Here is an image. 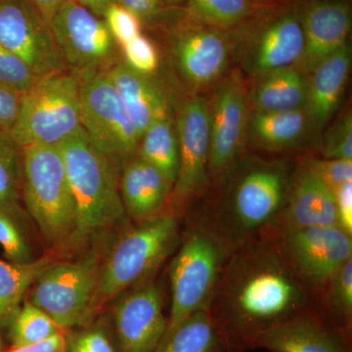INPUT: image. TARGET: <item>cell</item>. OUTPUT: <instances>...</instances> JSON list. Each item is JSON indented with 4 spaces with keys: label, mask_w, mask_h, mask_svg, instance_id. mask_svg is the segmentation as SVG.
<instances>
[{
    "label": "cell",
    "mask_w": 352,
    "mask_h": 352,
    "mask_svg": "<svg viewBox=\"0 0 352 352\" xmlns=\"http://www.w3.org/2000/svg\"><path fill=\"white\" fill-rule=\"evenodd\" d=\"M309 296L274 240L263 237L233 250L208 309L229 351L245 352L264 331L311 307Z\"/></svg>",
    "instance_id": "6da1fadb"
},
{
    "label": "cell",
    "mask_w": 352,
    "mask_h": 352,
    "mask_svg": "<svg viewBox=\"0 0 352 352\" xmlns=\"http://www.w3.org/2000/svg\"><path fill=\"white\" fill-rule=\"evenodd\" d=\"M289 184L279 164L252 166L236 176L219 207L199 222L232 250L265 237L279 226Z\"/></svg>",
    "instance_id": "7a4b0ae2"
},
{
    "label": "cell",
    "mask_w": 352,
    "mask_h": 352,
    "mask_svg": "<svg viewBox=\"0 0 352 352\" xmlns=\"http://www.w3.org/2000/svg\"><path fill=\"white\" fill-rule=\"evenodd\" d=\"M76 208L73 242L120 224L126 210L120 191V170L92 145L80 129L58 145Z\"/></svg>",
    "instance_id": "3957f363"
},
{
    "label": "cell",
    "mask_w": 352,
    "mask_h": 352,
    "mask_svg": "<svg viewBox=\"0 0 352 352\" xmlns=\"http://www.w3.org/2000/svg\"><path fill=\"white\" fill-rule=\"evenodd\" d=\"M177 243V219L171 212L143 220L140 226L124 234L101 265L91 316L126 289L145 282Z\"/></svg>",
    "instance_id": "277c9868"
},
{
    "label": "cell",
    "mask_w": 352,
    "mask_h": 352,
    "mask_svg": "<svg viewBox=\"0 0 352 352\" xmlns=\"http://www.w3.org/2000/svg\"><path fill=\"white\" fill-rule=\"evenodd\" d=\"M22 197L48 245L73 242L75 203L58 146L23 148Z\"/></svg>",
    "instance_id": "5b68a950"
},
{
    "label": "cell",
    "mask_w": 352,
    "mask_h": 352,
    "mask_svg": "<svg viewBox=\"0 0 352 352\" xmlns=\"http://www.w3.org/2000/svg\"><path fill=\"white\" fill-rule=\"evenodd\" d=\"M232 251L200 222L190 229L170 264L171 303L164 337L190 315L208 309Z\"/></svg>",
    "instance_id": "8992f818"
},
{
    "label": "cell",
    "mask_w": 352,
    "mask_h": 352,
    "mask_svg": "<svg viewBox=\"0 0 352 352\" xmlns=\"http://www.w3.org/2000/svg\"><path fill=\"white\" fill-rule=\"evenodd\" d=\"M82 127L80 85L75 74L41 76L22 94L17 120L10 131L21 148L58 146Z\"/></svg>",
    "instance_id": "52a82bcc"
},
{
    "label": "cell",
    "mask_w": 352,
    "mask_h": 352,
    "mask_svg": "<svg viewBox=\"0 0 352 352\" xmlns=\"http://www.w3.org/2000/svg\"><path fill=\"white\" fill-rule=\"evenodd\" d=\"M75 75L83 131L92 145L122 170L138 155L140 142L126 106L104 69Z\"/></svg>",
    "instance_id": "ba28073f"
},
{
    "label": "cell",
    "mask_w": 352,
    "mask_h": 352,
    "mask_svg": "<svg viewBox=\"0 0 352 352\" xmlns=\"http://www.w3.org/2000/svg\"><path fill=\"white\" fill-rule=\"evenodd\" d=\"M98 254L51 263L32 284L28 302L50 315L62 330L87 326L100 273Z\"/></svg>",
    "instance_id": "9c48e42d"
},
{
    "label": "cell",
    "mask_w": 352,
    "mask_h": 352,
    "mask_svg": "<svg viewBox=\"0 0 352 352\" xmlns=\"http://www.w3.org/2000/svg\"><path fill=\"white\" fill-rule=\"evenodd\" d=\"M351 236L339 226L279 228L272 238L310 295H320L331 278L352 258Z\"/></svg>",
    "instance_id": "30bf717a"
},
{
    "label": "cell",
    "mask_w": 352,
    "mask_h": 352,
    "mask_svg": "<svg viewBox=\"0 0 352 352\" xmlns=\"http://www.w3.org/2000/svg\"><path fill=\"white\" fill-rule=\"evenodd\" d=\"M50 29L65 64L73 73L106 69L118 59L119 45L105 21L75 0H65Z\"/></svg>",
    "instance_id": "8fae6325"
},
{
    "label": "cell",
    "mask_w": 352,
    "mask_h": 352,
    "mask_svg": "<svg viewBox=\"0 0 352 352\" xmlns=\"http://www.w3.org/2000/svg\"><path fill=\"white\" fill-rule=\"evenodd\" d=\"M0 45L38 78L67 68L50 25L28 0L0 2Z\"/></svg>",
    "instance_id": "7c38bea8"
},
{
    "label": "cell",
    "mask_w": 352,
    "mask_h": 352,
    "mask_svg": "<svg viewBox=\"0 0 352 352\" xmlns=\"http://www.w3.org/2000/svg\"><path fill=\"white\" fill-rule=\"evenodd\" d=\"M179 143V170L171 201L184 208L207 189L210 173V126L208 103L201 97L185 102L175 122Z\"/></svg>",
    "instance_id": "4fadbf2b"
},
{
    "label": "cell",
    "mask_w": 352,
    "mask_h": 352,
    "mask_svg": "<svg viewBox=\"0 0 352 352\" xmlns=\"http://www.w3.org/2000/svg\"><path fill=\"white\" fill-rule=\"evenodd\" d=\"M113 340L118 352H154L168 326L161 289L143 282L113 307Z\"/></svg>",
    "instance_id": "5bb4252c"
},
{
    "label": "cell",
    "mask_w": 352,
    "mask_h": 352,
    "mask_svg": "<svg viewBox=\"0 0 352 352\" xmlns=\"http://www.w3.org/2000/svg\"><path fill=\"white\" fill-rule=\"evenodd\" d=\"M210 109V148L208 173L223 176L237 161L249 124L248 98L240 76L235 74L222 83Z\"/></svg>",
    "instance_id": "9a60e30c"
},
{
    "label": "cell",
    "mask_w": 352,
    "mask_h": 352,
    "mask_svg": "<svg viewBox=\"0 0 352 352\" xmlns=\"http://www.w3.org/2000/svg\"><path fill=\"white\" fill-rule=\"evenodd\" d=\"M270 352H351V333L309 307L275 324L254 340L252 349Z\"/></svg>",
    "instance_id": "2e32d148"
},
{
    "label": "cell",
    "mask_w": 352,
    "mask_h": 352,
    "mask_svg": "<svg viewBox=\"0 0 352 352\" xmlns=\"http://www.w3.org/2000/svg\"><path fill=\"white\" fill-rule=\"evenodd\" d=\"M230 46L221 32L207 27L178 34L171 45V55L182 80L200 89L219 82L226 73Z\"/></svg>",
    "instance_id": "e0dca14e"
},
{
    "label": "cell",
    "mask_w": 352,
    "mask_h": 352,
    "mask_svg": "<svg viewBox=\"0 0 352 352\" xmlns=\"http://www.w3.org/2000/svg\"><path fill=\"white\" fill-rule=\"evenodd\" d=\"M300 21L305 48L298 65L303 73L310 74L324 59L349 44L351 7L342 0H318L307 7Z\"/></svg>",
    "instance_id": "ac0fdd59"
},
{
    "label": "cell",
    "mask_w": 352,
    "mask_h": 352,
    "mask_svg": "<svg viewBox=\"0 0 352 352\" xmlns=\"http://www.w3.org/2000/svg\"><path fill=\"white\" fill-rule=\"evenodd\" d=\"M337 226L335 198L307 162L289 182L279 228Z\"/></svg>",
    "instance_id": "d6986e66"
},
{
    "label": "cell",
    "mask_w": 352,
    "mask_h": 352,
    "mask_svg": "<svg viewBox=\"0 0 352 352\" xmlns=\"http://www.w3.org/2000/svg\"><path fill=\"white\" fill-rule=\"evenodd\" d=\"M305 36L302 21L289 13L271 23L245 53V66L259 78L276 69L296 66L302 56Z\"/></svg>",
    "instance_id": "ffe728a7"
},
{
    "label": "cell",
    "mask_w": 352,
    "mask_h": 352,
    "mask_svg": "<svg viewBox=\"0 0 352 352\" xmlns=\"http://www.w3.org/2000/svg\"><path fill=\"white\" fill-rule=\"evenodd\" d=\"M142 136L155 120L170 115V102L164 88L151 76L134 71L122 59L104 69Z\"/></svg>",
    "instance_id": "44dd1931"
},
{
    "label": "cell",
    "mask_w": 352,
    "mask_h": 352,
    "mask_svg": "<svg viewBox=\"0 0 352 352\" xmlns=\"http://www.w3.org/2000/svg\"><path fill=\"white\" fill-rule=\"evenodd\" d=\"M173 188L161 171L138 155L120 170V191L124 210L141 221L161 214Z\"/></svg>",
    "instance_id": "7402d4cb"
},
{
    "label": "cell",
    "mask_w": 352,
    "mask_h": 352,
    "mask_svg": "<svg viewBox=\"0 0 352 352\" xmlns=\"http://www.w3.org/2000/svg\"><path fill=\"white\" fill-rule=\"evenodd\" d=\"M351 66V51L349 44L324 59L311 72L307 80L305 104L308 119L315 126L325 124L339 105L344 94Z\"/></svg>",
    "instance_id": "603a6c76"
},
{
    "label": "cell",
    "mask_w": 352,
    "mask_h": 352,
    "mask_svg": "<svg viewBox=\"0 0 352 352\" xmlns=\"http://www.w3.org/2000/svg\"><path fill=\"white\" fill-rule=\"evenodd\" d=\"M307 80L296 66L276 69L258 78L251 103L258 112H288L305 108Z\"/></svg>",
    "instance_id": "cb8c5ba5"
},
{
    "label": "cell",
    "mask_w": 352,
    "mask_h": 352,
    "mask_svg": "<svg viewBox=\"0 0 352 352\" xmlns=\"http://www.w3.org/2000/svg\"><path fill=\"white\" fill-rule=\"evenodd\" d=\"M154 352H230L210 309L190 315L168 335Z\"/></svg>",
    "instance_id": "d4e9b609"
},
{
    "label": "cell",
    "mask_w": 352,
    "mask_h": 352,
    "mask_svg": "<svg viewBox=\"0 0 352 352\" xmlns=\"http://www.w3.org/2000/svg\"><path fill=\"white\" fill-rule=\"evenodd\" d=\"M305 109L288 112H258L249 117L250 132L254 142L270 151L286 149L302 139L307 129Z\"/></svg>",
    "instance_id": "484cf974"
},
{
    "label": "cell",
    "mask_w": 352,
    "mask_h": 352,
    "mask_svg": "<svg viewBox=\"0 0 352 352\" xmlns=\"http://www.w3.org/2000/svg\"><path fill=\"white\" fill-rule=\"evenodd\" d=\"M138 156L175 185L179 170V143L171 115L155 120L141 136Z\"/></svg>",
    "instance_id": "4316f807"
},
{
    "label": "cell",
    "mask_w": 352,
    "mask_h": 352,
    "mask_svg": "<svg viewBox=\"0 0 352 352\" xmlns=\"http://www.w3.org/2000/svg\"><path fill=\"white\" fill-rule=\"evenodd\" d=\"M51 263L50 258L29 263H7L0 259V330L10 325L28 289Z\"/></svg>",
    "instance_id": "83f0119b"
},
{
    "label": "cell",
    "mask_w": 352,
    "mask_h": 352,
    "mask_svg": "<svg viewBox=\"0 0 352 352\" xmlns=\"http://www.w3.org/2000/svg\"><path fill=\"white\" fill-rule=\"evenodd\" d=\"M319 312L328 321L351 333L352 323V258L331 278L320 294Z\"/></svg>",
    "instance_id": "f1b7e54d"
},
{
    "label": "cell",
    "mask_w": 352,
    "mask_h": 352,
    "mask_svg": "<svg viewBox=\"0 0 352 352\" xmlns=\"http://www.w3.org/2000/svg\"><path fill=\"white\" fill-rule=\"evenodd\" d=\"M22 182L23 149L10 132L0 131V205L16 215L20 210Z\"/></svg>",
    "instance_id": "f546056e"
},
{
    "label": "cell",
    "mask_w": 352,
    "mask_h": 352,
    "mask_svg": "<svg viewBox=\"0 0 352 352\" xmlns=\"http://www.w3.org/2000/svg\"><path fill=\"white\" fill-rule=\"evenodd\" d=\"M8 327L13 346H31L63 332L50 315L30 302L21 305Z\"/></svg>",
    "instance_id": "4dcf8cb0"
},
{
    "label": "cell",
    "mask_w": 352,
    "mask_h": 352,
    "mask_svg": "<svg viewBox=\"0 0 352 352\" xmlns=\"http://www.w3.org/2000/svg\"><path fill=\"white\" fill-rule=\"evenodd\" d=\"M192 15L207 27L227 30L250 17L252 0H187Z\"/></svg>",
    "instance_id": "1f68e13d"
},
{
    "label": "cell",
    "mask_w": 352,
    "mask_h": 352,
    "mask_svg": "<svg viewBox=\"0 0 352 352\" xmlns=\"http://www.w3.org/2000/svg\"><path fill=\"white\" fill-rule=\"evenodd\" d=\"M16 217L17 215L0 205V245L11 263H32L34 259L31 249L16 222Z\"/></svg>",
    "instance_id": "d6a6232c"
},
{
    "label": "cell",
    "mask_w": 352,
    "mask_h": 352,
    "mask_svg": "<svg viewBox=\"0 0 352 352\" xmlns=\"http://www.w3.org/2000/svg\"><path fill=\"white\" fill-rule=\"evenodd\" d=\"M66 352H118L115 340L100 324L66 335Z\"/></svg>",
    "instance_id": "836d02e7"
},
{
    "label": "cell",
    "mask_w": 352,
    "mask_h": 352,
    "mask_svg": "<svg viewBox=\"0 0 352 352\" xmlns=\"http://www.w3.org/2000/svg\"><path fill=\"white\" fill-rule=\"evenodd\" d=\"M122 60L134 71L151 76L159 67V53L156 46L144 34L120 46Z\"/></svg>",
    "instance_id": "e575fe53"
},
{
    "label": "cell",
    "mask_w": 352,
    "mask_h": 352,
    "mask_svg": "<svg viewBox=\"0 0 352 352\" xmlns=\"http://www.w3.org/2000/svg\"><path fill=\"white\" fill-rule=\"evenodd\" d=\"M38 78L19 57L0 45V83L23 94Z\"/></svg>",
    "instance_id": "d590c367"
},
{
    "label": "cell",
    "mask_w": 352,
    "mask_h": 352,
    "mask_svg": "<svg viewBox=\"0 0 352 352\" xmlns=\"http://www.w3.org/2000/svg\"><path fill=\"white\" fill-rule=\"evenodd\" d=\"M103 19L118 45L122 46L142 34L141 21L117 2L108 7Z\"/></svg>",
    "instance_id": "8d00e7d4"
},
{
    "label": "cell",
    "mask_w": 352,
    "mask_h": 352,
    "mask_svg": "<svg viewBox=\"0 0 352 352\" xmlns=\"http://www.w3.org/2000/svg\"><path fill=\"white\" fill-rule=\"evenodd\" d=\"M322 159L352 160V118L351 113L338 120L324 138Z\"/></svg>",
    "instance_id": "74e56055"
},
{
    "label": "cell",
    "mask_w": 352,
    "mask_h": 352,
    "mask_svg": "<svg viewBox=\"0 0 352 352\" xmlns=\"http://www.w3.org/2000/svg\"><path fill=\"white\" fill-rule=\"evenodd\" d=\"M307 164L332 191L352 182V160L311 159Z\"/></svg>",
    "instance_id": "f35d334b"
},
{
    "label": "cell",
    "mask_w": 352,
    "mask_h": 352,
    "mask_svg": "<svg viewBox=\"0 0 352 352\" xmlns=\"http://www.w3.org/2000/svg\"><path fill=\"white\" fill-rule=\"evenodd\" d=\"M337 226L352 237V182L333 190Z\"/></svg>",
    "instance_id": "ab89813d"
},
{
    "label": "cell",
    "mask_w": 352,
    "mask_h": 352,
    "mask_svg": "<svg viewBox=\"0 0 352 352\" xmlns=\"http://www.w3.org/2000/svg\"><path fill=\"white\" fill-rule=\"evenodd\" d=\"M22 94L0 83V131L10 132L17 120Z\"/></svg>",
    "instance_id": "60d3db41"
},
{
    "label": "cell",
    "mask_w": 352,
    "mask_h": 352,
    "mask_svg": "<svg viewBox=\"0 0 352 352\" xmlns=\"http://www.w3.org/2000/svg\"><path fill=\"white\" fill-rule=\"evenodd\" d=\"M164 0H116L118 4L133 13L141 23L155 19L163 10Z\"/></svg>",
    "instance_id": "b9f144b4"
},
{
    "label": "cell",
    "mask_w": 352,
    "mask_h": 352,
    "mask_svg": "<svg viewBox=\"0 0 352 352\" xmlns=\"http://www.w3.org/2000/svg\"><path fill=\"white\" fill-rule=\"evenodd\" d=\"M28 1L36 8L39 15L43 17L44 22L50 28L51 21L65 0H28Z\"/></svg>",
    "instance_id": "7bdbcfd3"
},
{
    "label": "cell",
    "mask_w": 352,
    "mask_h": 352,
    "mask_svg": "<svg viewBox=\"0 0 352 352\" xmlns=\"http://www.w3.org/2000/svg\"><path fill=\"white\" fill-rule=\"evenodd\" d=\"M75 1L87 7L95 15L103 18L104 13L107 10L108 7L116 2V0H75Z\"/></svg>",
    "instance_id": "ee69618b"
},
{
    "label": "cell",
    "mask_w": 352,
    "mask_h": 352,
    "mask_svg": "<svg viewBox=\"0 0 352 352\" xmlns=\"http://www.w3.org/2000/svg\"><path fill=\"white\" fill-rule=\"evenodd\" d=\"M164 1L168 2L170 4H179L182 3L183 0H164Z\"/></svg>",
    "instance_id": "f6af8a7d"
},
{
    "label": "cell",
    "mask_w": 352,
    "mask_h": 352,
    "mask_svg": "<svg viewBox=\"0 0 352 352\" xmlns=\"http://www.w3.org/2000/svg\"><path fill=\"white\" fill-rule=\"evenodd\" d=\"M2 351V339H1V335H0V352Z\"/></svg>",
    "instance_id": "bcb514c9"
},
{
    "label": "cell",
    "mask_w": 352,
    "mask_h": 352,
    "mask_svg": "<svg viewBox=\"0 0 352 352\" xmlns=\"http://www.w3.org/2000/svg\"><path fill=\"white\" fill-rule=\"evenodd\" d=\"M1 1H2V0H0V2H1Z\"/></svg>",
    "instance_id": "7dc6e473"
},
{
    "label": "cell",
    "mask_w": 352,
    "mask_h": 352,
    "mask_svg": "<svg viewBox=\"0 0 352 352\" xmlns=\"http://www.w3.org/2000/svg\"><path fill=\"white\" fill-rule=\"evenodd\" d=\"M65 352H66V351H65Z\"/></svg>",
    "instance_id": "c3c4849f"
}]
</instances>
